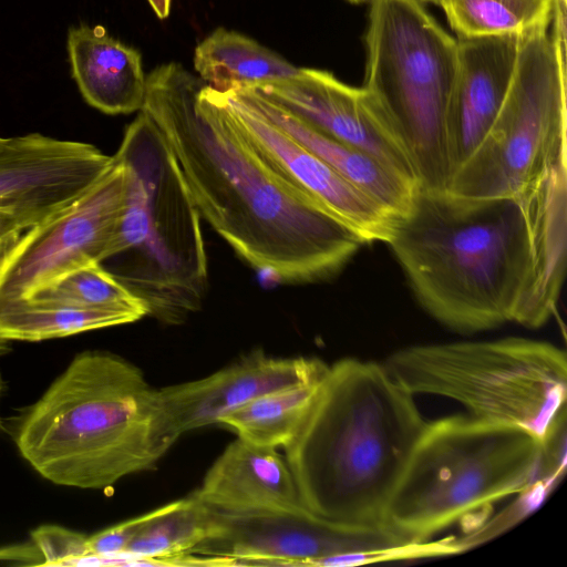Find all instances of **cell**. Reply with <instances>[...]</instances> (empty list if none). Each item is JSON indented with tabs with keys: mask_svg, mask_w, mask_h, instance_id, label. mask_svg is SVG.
<instances>
[{
	"mask_svg": "<svg viewBox=\"0 0 567 567\" xmlns=\"http://www.w3.org/2000/svg\"><path fill=\"white\" fill-rule=\"evenodd\" d=\"M4 137H0V143L3 141Z\"/></svg>",
	"mask_w": 567,
	"mask_h": 567,
	"instance_id": "cell-35",
	"label": "cell"
},
{
	"mask_svg": "<svg viewBox=\"0 0 567 567\" xmlns=\"http://www.w3.org/2000/svg\"><path fill=\"white\" fill-rule=\"evenodd\" d=\"M419 1H421L422 3H432L435 6H441L442 0H419Z\"/></svg>",
	"mask_w": 567,
	"mask_h": 567,
	"instance_id": "cell-32",
	"label": "cell"
},
{
	"mask_svg": "<svg viewBox=\"0 0 567 567\" xmlns=\"http://www.w3.org/2000/svg\"><path fill=\"white\" fill-rule=\"evenodd\" d=\"M0 393H1V377H0Z\"/></svg>",
	"mask_w": 567,
	"mask_h": 567,
	"instance_id": "cell-34",
	"label": "cell"
},
{
	"mask_svg": "<svg viewBox=\"0 0 567 567\" xmlns=\"http://www.w3.org/2000/svg\"><path fill=\"white\" fill-rule=\"evenodd\" d=\"M217 512L194 493L147 512V518L126 547L122 559L144 565H169L209 538Z\"/></svg>",
	"mask_w": 567,
	"mask_h": 567,
	"instance_id": "cell-22",
	"label": "cell"
},
{
	"mask_svg": "<svg viewBox=\"0 0 567 567\" xmlns=\"http://www.w3.org/2000/svg\"><path fill=\"white\" fill-rule=\"evenodd\" d=\"M216 512L213 535L190 554L221 558L230 565L330 566L451 553L450 545L412 542L385 525L332 523L307 507Z\"/></svg>",
	"mask_w": 567,
	"mask_h": 567,
	"instance_id": "cell-10",
	"label": "cell"
},
{
	"mask_svg": "<svg viewBox=\"0 0 567 567\" xmlns=\"http://www.w3.org/2000/svg\"><path fill=\"white\" fill-rule=\"evenodd\" d=\"M233 92L248 101L394 218L400 220L409 213L420 189L417 185L394 174L370 155L318 132L258 92L251 89Z\"/></svg>",
	"mask_w": 567,
	"mask_h": 567,
	"instance_id": "cell-20",
	"label": "cell"
},
{
	"mask_svg": "<svg viewBox=\"0 0 567 567\" xmlns=\"http://www.w3.org/2000/svg\"><path fill=\"white\" fill-rule=\"evenodd\" d=\"M199 78L219 92L252 87L293 75L298 68L257 41L218 28L195 49Z\"/></svg>",
	"mask_w": 567,
	"mask_h": 567,
	"instance_id": "cell-21",
	"label": "cell"
},
{
	"mask_svg": "<svg viewBox=\"0 0 567 567\" xmlns=\"http://www.w3.org/2000/svg\"><path fill=\"white\" fill-rule=\"evenodd\" d=\"M382 363L413 395L449 398L473 417L524 427L542 441L566 420V353L547 341L508 337L416 344Z\"/></svg>",
	"mask_w": 567,
	"mask_h": 567,
	"instance_id": "cell-7",
	"label": "cell"
},
{
	"mask_svg": "<svg viewBox=\"0 0 567 567\" xmlns=\"http://www.w3.org/2000/svg\"><path fill=\"white\" fill-rule=\"evenodd\" d=\"M141 111L167 142L200 218L254 269L285 284L317 282L365 244L271 169L221 93L179 63L146 75Z\"/></svg>",
	"mask_w": 567,
	"mask_h": 567,
	"instance_id": "cell-1",
	"label": "cell"
},
{
	"mask_svg": "<svg viewBox=\"0 0 567 567\" xmlns=\"http://www.w3.org/2000/svg\"><path fill=\"white\" fill-rule=\"evenodd\" d=\"M33 539L45 564L80 563L89 557L87 537L59 526L38 528Z\"/></svg>",
	"mask_w": 567,
	"mask_h": 567,
	"instance_id": "cell-27",
	"label": "cell"
},
{
	"mask_svg": "<svg viewBox=\"0 0 567 567\" xmlns=\"http://www.w3.org/2000/svg\"><path fill=\"white\" fill-rule=\"evenodd\" d=\"M456 38L524 35L549 27L554 0H442Z\"/></svg>",
	"mask_w": 567,
	"mask_h": 567,
	"instance_id": "cell-25",
	"label": "cell"
},
{
	"mask_svg": "<svg viewBox=\"0 0 567 567\" xmlns=\"http://www.w3.org/2000/svg\"><path fill=\"white\" fill-rule=\"evenodd\" d=\"M386 244L421 307L441 324L475 333L513 321L529 270L518 197L420 187Z\"/></svg>",
	"mask_w": 567,
	"mask_h": 567,
	"instance_id": "cell-4",
	"label": "cell"
},
{
	"mask_svg": "<svg viewBox=\"0 0 567 567\" xmlns=\"http://www.w3.org/2000/svg\"><path fill=\"white\" fill-rule=\"evenodd\" d=\"M362 87L405 147L421 188L445 189V113L456 39L419 0H371Z\"/></svg>",
	"mask_w": 567,
	"mask_h": 567,
	"instance_id": "cell-8",
	"label": "cell"
},
{
	"mask_svg": "<svg viewBox=\"0 0 567 567\" xmlns=\"http://www.w3.org/2000/svg\"><path fill=\"white\" fill-rule=\"evenodd\" d=\"M27 298L76 308L135 310L147 316L144 303L100 264L78 268Z\"/></svg>",
	"mask_w": 567,
	"mask_h": 567,
	"instance_id": "cell-26",
	"label": "cell"
},
{
	"mask_svg": "<svg viewBox=\"0 0 567 567\" xmlns=\"http://www.w3.org/2000/svg\"><path fill=\"white\" fill-rule=\"evenodd\" d=\"M181 435L161 390L140 368L86 351L29 409L17 446L50 482L101 489L155 468Z\"/></svg>",
	"mask_w": 567,
	"mask_h": 567,
	"instance_id": "cell-3",
	"label": "cell"
},
{
	"mask_svg": "<svg viewBox=\"0 0 567 567\" xmlns=\"http://www.w3.org/2000/svg\"><path fill=\"white\" fill-rule=\"evenodd\" d=\"M543 441L520 426L454 415L427 422L383 524L426 543L464 516L540 484Z\"/></svg>",
	"mask_w": 567,
	"mask_h": 567,
	"instance_id": "cell-6",
	"label": "cell"
},
{
	"mask_svg": "<svg viewBox=\"0 0 567 567\" xmlns=\"http://www.w3.org/2000/svg\"><path fill=\"white\" fill-rule=\"evenodd\" d=\"M548 28L522 37L505 100L446 190L474 198L517 197L566 156L567 64Z\"/></svg>",
	"mask_w": 567,
	"mask_h": 567,
	"instance_id": "cell-9",
	"label": "cell"
},
{
	"mask_svg": "<svg viewBox=\"0 0 567 567\" xmlns=\"http://www.w3.org/2000/svg\"><path fill=\"white\" fill-rule=\"evenodd\" d=\"M329 364L312 357H272L256 350L198 380L161 390L182 434L219 424L230 411L266 393L324 377Z\"/></svg>",
	"mask_w": 567,
	"mask_h": 567,
	"instance_id": "cell-15",
	"label": "cell"
},
{
	"mask_svg": "<svg viewBox=\"0 0 567 567\" xmlns=\"http://www.w3.org/2000/svg\"><path fill=\"white\" fill-rule=\"evenodd\" d=\"M323 378L258 396L227 413L218 425L251 444L285 449L308 416Z\"/></svg>",
	"mask_w": 567,
	"mask_h": 567,
	"instance_id": "cell-24",
	"label": "cell"
},
{
	"mask_svg": "<svg viewBox=\"0 0 567 567\" xmlns=\"http://www.w3.org/2000/svg\"><path fill=\"white\" fill-rule=\"evenodd\" d=\"M114 156L126 171L120 229L100 265L140 299L147 316L181 324L208 285L200 215L156 124L140 111Z\"/></svg>",
	"mask_w": 567,
	"mask_h": 567,
	"instance_id": "cell-5",
	"label": "cell"
},
{
	"mask_svg": "<svg viewBox=\"0 0 567 567\" xmlns=\"http://www.w3.org/2000/svg\"><path fill=\"white\" fill-rule=\"evenodd\" d=\"M147 518V513L87 537V559L120 560ZM86 559V560H87Z\"/></svg>",
	"mask_w": 567,
	"mask_h": 567,
	"instance_id": "cell-28",
	"label": "cell"
},
{
	"mask_svg": "<svg viewBox=\"0 0 567 567\" xmlns=\"http://www.w3.org/2000/svg\"><path fill=\"white\" fill-rule=\"evenodd\" d=\"M383 363L329 364L317 398L284 449L303 505L348 526L384 525L388 503L427 421Z\"/></svg>",
	"mask_w": 567,
	"mask_h": 567,
	"instance_id": "cell-2",
	"label": "cell"
},
{
	"mask_svg": "<svg viewBox=\"0 0 567 567\" xmlns=\"http://www.w3.org/2000/svg\"><path fill=\"white\" fill-rule=\"evenodd\" d=\"M258 156L287 183L353 230L365 244L388 243L399 219L233 91L220 92Z\"/></svg>",
	"mask_w": 567,
	"mask_h": 567,
	"instance_id": "cell-14",
	"label": "cell"
},
{
	"mask_svg": "<svg viewBox=\"0 0 567 567\" xmlns=\"http://www.w3.org/2000/svg\"><path fill=\"white\" fill-rule=\"evenodd\" d=\"M145 317L126 309H86L27 297L0 299V341H41L131 323Z\"/></svg>",
	"mask_w": 567,
	"mask_h": 567,
	"instance_id": "cell-23",
	"label": "cell"
},
{
	"mask_svg": "<svg viewBox=\"0 0 567 567\" xmlns=\"http://www.w3.org/2000/svg\"><path fill=\"white\" fill-rule=\"evenodd\" d=\"M347 1H349L350 3L359 4V3H367V2L370 3L371 0H347Z\"/></svg>",
	"mask_w": 567,
	"mask_h": 567,
	"instance_id": "cell-33",
	"label": "cell"
},
{
	"mask_svg": "<svg viewBox=\"0 0 567 567\" xmlns=\"http://www.w3.org/2000/svg\"><path fill=\"white\" fill-rule=\"evenodd\" d=\"M147 1L159 19H165L168 17L172 0H147Z\"/></svg>",
	"mask_w": 567,
	"mask_h": 567,
	"instance_id": "cell-30",
	"label": "cell"
},
{
	"mask_svg": "<svg viewBox=\"0 0 567 567\" xmlns=\"http://www.w3.org/2000/svg\"><path fill=\"white\" fill-rule=\"evenodd\" d=\"M114 156L92 144L32 133L0 143V212L30 227L58 215L85 194Z\"/></svg>",
	"mask_w": 567,
	"mask_h": 567,
	"instance_id": "cell-13",
	"label": "cell"
},
{
	"mask_svg": "<svg viewBox=\"0 0 567 567\" xmlns=\"http://www.w3.org/2000/svg\"><path fill=\"white\" fill-rule=\"evenodd\" d=\"M194 494L225 513L306 507L286 457L239 437L216 458Z\"/></svg>",
	"mask_w": 567,
	"mask_h": 567,
	"instance_id": "cell-18",
	"label": "cell"
},
{
	"mask_svg": "<svg viewBox=\"0 0 567 567\" xmlns=\"http://www.w3.org/2000/svg\"><path fill=\"white\" fill-rule=\"evenodd\" d=\"M245 89L421 187L405 147L362 86L346 84L324 70L298 68L291 76Z\"/></svg>",
	"mask_w": 567,
	"mask_h": 567,
	"instance_id": "cell-12",
	"label": "cell"
},
{
	"mask_svg": "<svg viewBox=\"0 0 567 567\" xmlns=\"http://www.w3.org/2000/svg\"><path fill=\"white\" fill-rule=\"evenodd\" d=\"M522 37L456 38V72L445 113L450 178L495 120L512 82Z\"/></svg>",
	"mask_w": 567,
	"mask_h": 567,
	"instance_id": "cell-16",
	"label": "cell"
},
{
	"mask_svg": "<svg viewBox=\"0 0 567 567\" xmlns=\"http://www.w3.org/2000/svg\"><path fill=\"white\" fill-rule=\"evenodd\" d=\"M125 198L126 171L114 156L85 194L24 230L1 254L0 299L30 297L78 268L103 262L117 236Z\"/></svg>",
	"mask_w": 567,
	"mask_h": 567,
	"instance_id": "cell-11",
	"label": "cell"
},
{
	"mask_svg": "<svg viewBox=\"0 0 567 567\" xmlns=\"http://www.w3.org/2000/svg\"><path fill=\"white\" fill-rule=\"evenodd\" d=\"M566 156L519 196L528 231L529 270L513 322L544 326L557 309L566 267Z\"/></svg>",
	"mask_w": 567,
	"mask_h": 567,
	"instance_id": "cell-17",
	"label": "cell"
},
{
	"mask_svg": "<svg viewBox=\"0 0 567 567\" xmlns=\"http://www.w3.org/2000/svg\"><path fill=\"white\" fill-rule=\"evenodd\" d=\"M30 226L25 221L0 212V238L22 234Z\"/></svg>",
	"mask_w": 567,
	"mask_h": 567,
	"instance_id": "cell-29",
	"label": "cell"
},
{
	"mask_svg": "<svg viewBox=\"0 0 567 567\" xmlns=\"http://www.w3.org/2000/svg\"><path fill=\"white\" fill-rule=\"evenodd\" d=\"M68 49L73 78L90 105L106 114L141 111L146 76L138 51L100 25L72 28Z\"/></svg>",
	"mask_w": 567,
	"mask_h": 567,
	"instance_id": "cell-19",
	"label": "cell"
},
{
	"mask_svg": "<svg viewBox=\"0 0 567 567\" xmlns=\"http://www.w3.org/2000/svg\"><path fill=\"white\" fill-rule=\"evenodd\" d=\"M17 238L18 235H10L0 238V256Z\"/></svg>",
	"mask_w": 567,
	"mask_h": 567,
	"instance_id": "cell-31",
	"label": "cell"
}]
</instances>
